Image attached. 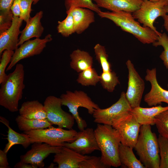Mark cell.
I'll return each instance as SVG.
<instances>
[{"label":"cell","instance_id":"30bf717a","mask_svg":"<svg viewBox=\"0 0 168 168\" xmlns=\"http://www.w3.org/2000/svg\"><path fill=\"white\" fill-rule=\"evenodd\" d=\"M117 132L122 144L134 148L141 125L130 113L115 121L112 126Z\"/></svg>","mask_w":168,"mask_h":168},{"label":"cell","instance_id":"5bb4252c","mask_svg":"<svg viewBox=\"0 0 168 168\" xmlns=\"http://www.w3.org/2000/svg\"><path fill=\"white\" fill-rule=\"evenodd\" d=\"M63 146L82 155L100 150L95 137L94 130L87 128L77 132L76 139L72 142H65Z\"/></svg>","mask_w":168,"mask_h":168},{"label":"cell","instance_id":"9a60e30c","mask_svg":"<svg viewBox=\"0 0 168 168\" xmlns=\"http://www.w3.org/2000/svg\"><path fill=\"white\" fill-rule=\"evenodd\" d=\"M145 80L151 85L150 91L144 96V101L150 106L161 105L162 102L168 104V91L163 88L158 83L156 68L146 71Z\"/></svg>","mask_w":168,"mask_h":168},{"label":"cell","instance_id":"d590c367","mask_svg":"<svg viewBox=\"0 0 168 168\" xmlns=\"http://www.w3.org/2000/svg\"><path fill=\"white\" fill-rule=\"evenodd\" d=\"M109 167L104 164L101 161L100 157L90 156L81 162L79 168H108Z\"/></svg>","mask_w":168,"mask_h":168},{"label":"cell","instance_id":"8992f818","mask_svg":"<svg viewBox=\"0 0 168 168\" xmlns=\"http://www.w3.org/2000/svg\"><path fill=\"white\" fill-rule=\"evenodd\" d=\"M30 137L31 143H45L52 146H63L65 142H72L76 139L77 132L72 129L65 130L52 125L43 129L24 132Z\"/></svg>","mask_w":168,"mask_h":168},{"label":"cell","instance_id":"f546056e","mask_svg":"<svg viewBox=\"0 0 168 168\" xmlns=\"http://www.w3.org/2000/svg\"><path fill=\"white\" fill-rule=\"evenodd\" d=\"M94 49L96 59L100 64L102 72L111 71V65L108 60V56L105 47L97 44L94 46Z\"/></svg>","mask_w":168,"mask_h":168},{"label":"cell","instance_id":"e575fe53","mask_svg":"<svg viewBox=\"0 0 168 168\" xmlns=\"http://www.w3.org/2000/svg\"><path fill=\"white\" fill-rule=\"evenodd\" d=\"M14 51L5 50L3 51L1 56L0 61V84L6 79L7 75L5 73V70L9 63H10Z\"/></svg>","mask_w":168,"mask_h":168},{"label":"cell","instance_id":"4fadbf2b","mask_svg":"<svg viewBox=\"0 0 168 168\" xmlns=\"http://www.w3.org/2000/svg\"><path fill=\"white\" fill-rule=\"evenodd\" d=\"M63 146H52L40 142L33 143L31 149L20 157V161L30 164L37 167L44 166V160L51 153L59 152Z\"/></svg>","mask_w":168,"mask_h":168},{"label":"cell","instance_id":"9c48e42d","mask_svg":"<svg viewBox=\"0 0 168 168\" xmlns=\"http://www.w3.org/2000/svg\"><path fill=\"white\" fill-rule=\"evenodd\" d=\"M44 105L46 113V119L52 125L68 129H72L75 119L72 115L62 108L60 98L53 96H47Z\"/></svg>","mask_w":168,"mask_h":168},{"label":"cell","instance_id":"7c38bea8","mask_svg":"<svg viewBox=\"0 0 168 168\" xmlns=\"http://www.w3.org/2000/svg\"><path fill=\"white\" fill-rule=\"evenodd\" d=\"M126 64L128 70V80L125 96L132 108L140 106L145 82L130 59L127 60Z\"/></svg>","mask_w":168,"mask_h":168},{"label":"cell","instance_id":"7a4b0ae2","mask_svg":"<svg viewBox=\"0 0 168 168\" xmlns=\"http://www.w3.org/2000/svg\"><path fill=\"white\" fill-rule=\"evenodd\" d=\"M23 65L17 64L14 70L0 84V105L11 112L19 110V102L22 99L25 87Z\"/></svg>","mask_w":168,"mask_h":168},{"label":"cell","instance_id":"83f0119b","mask_svg":"<svg viewBox=\"0 0 168 168\" xmlns=\"http://www.w3.org/2000/svg\"><path fill=\"white\" fill-rule=\"evenodd\" d=\"M99 77V82L102 87L109 92H113L117 85L120 83L116 73L112 70L102 72Z\"/></svg>","mask_w":168,"mask_h":168},{"label":"cell","instance_id":"60d3db41","mask_svg":"<svg viewBox=\"0 0 168 168\" xmlns=\"http://www.w3.org/2000/svg\"><path fill=\"white\" fill-rule=\"evenodd\" d=\"M9 165L7 157V153L5 152L3 150H0V168H10Z\"/></svg>","mask_w":168,"mask_h":168},{"label":"cell","instance_id":"d4e9b609","mask_svg":"<svg viewBox=\"0 0 168 168\" xmlns=\"http://www.w3.org/2000/svg\"><path fill=\"white\" fill-rule=\"evenodd\" d=\"M133 149L121 143L119 148V156L121 165L128 168H145L136 158Z\"/></svg>","mask_w":168,"mask_h":168},{"label":"cell","instance_id":"b9f144b4","mask_svg":"<svg viewBox=\"0 0 168 168\" xmlns=\"http://www.w3.org/2000/svg\"><path fill=\"white\" fill-rule=\"evenodd\" d=\"M15 168H37V166L30 164L20 161L17 162L14 166Z\"/></svg>","mask_w":168,"mask_h":168},{"label":"cell","instance_id":"2e32d148","mask_svg":"<svg viewBox=\"0 0 168 168\" xmlns=\"http://www.w3.org/2000/svg\"><path fill=\"white\" fill-rule=\"evenodd\" d=\"M23 20L19 17L13 16L11 26L0 34V55L5 50L15 51L18 47V36Z\"/></svg>","mask_w":168,"mask_h":168},{"label":"cell","instance_id":"d6986e66","mask_svg":"<svg viewBox=\"0 0 168 168\" xmlns=\"http://www.w3.org/2000/svg\"><path fill=\"white\" fill-rule=\"evenodd\" d=\"M99 7L112 12L124 11L133 13L138 9L143 0H93Z\"/></svg>","mask_w":168,"mask_h":168},{"label":"cell","instance_id":"6da1fadb","mask_svg":"<svg viewBox=\"0 0 168 168\" xmlns=\"http://www.w3.org/2000/svg\"><path fill=\"white\" fill-rule=\"evenodd\" d=\"M97 14L101 18L111 21L123 30L132 34L143 44L153 43L161 33L149 27L142 26L130 12L101 11Z\"/></svg>","mask_w":168,"mask_h":168},{"label":"cell","instance_id":"5b68a950","mask_svg":"<svg viewBox=\"0 0 168 168\" xmlns=\"http://www.w3.org/2000/svg\"><path fill=\"white\" fill-rule=\"evenodd\" d=\"M62 105L68 107L69 111L73 117L80 131L87 127L86 121L79 115L78 108L82 107L87 110L88 113L92 115L95 109L100 108L87 94L83 91L76 90L73 92L67 91L60 96Z\"/></svg>","mask_w":168,"mask_h":168},{"label":"cell","instance_id":"ab89813d","mask_svg":"<svg viewBox=\"0 0 168 168\" xmlns=\"http://www.w3.org/2000/svg\"><path fill=\"white\" fill-rule=\"evenodd\" d=\"M21 0H14L11 10L14 16L19 17L20 13V4Z\"/></svg>","mask_w":168,"mask_h":168},{"label":"cell","instance_id":"484cf974","mask_svg":"<svg viewBox=\"0 0 168 168\" xmlns=\"http://www.w3.org/2000/svg\"><path fill=\"white\" fill-rule=\"evenodd\" d=\"M15 121L18 128L24 132L46 128L52 125L46 119L43 120L30 119L20 115L16 117Z\"/></svg>","mask_w":168,"mask_h":168},{"label":"cell","instance_id":"f35d334b","mask_svg":"<svg viewBox=\"0 0 168 168\" xmlns=\"http://www.w3.org/2000/svg\"><path fill=\"white\" fill-rule=\"evenodd\" d=\"M14 0H0V11L8 12L11 11V7Z\"/></svg>","mask_w":168,"mask_h":168},{"label":"cell","instance_id":"cb8c5ba5","mask_svg":"<svg viewBox=\"0 0 168 168\" xmlns=\"http://www.w3.org/2000/svg\"><path fill=\"white\" fill-rule=\"evenodd\" d=\"M70 57V67L77 72L92 67L93 58L87 51L77 49L72 52Z\"/></svg>","mask_w":168,"mask_h":168},{"label":"cell","instance_id":"603a6c76","mask_svg":"<svg viewBox=\"0 0 168 168\" xmlns=\"http://www.w3.org/2000/svg\"><path fill=\"white\" fill-rule=\"evenodd\" d=\"M18 111L20 115L28 119L43 120L46 118L44 105L38 100L23 102Z\"/></svg>","mask_w":168,"mask_h":168},{"label":"cell","instance_id":"f6af8a7d","mask_svg":"<svg viewBox=\"0 0 168 168\" xmlns=\"http://www.w3.org/2000/svg\"><path fill=\"white\" fill-rule=\"evenodd\" d=\"M143 1H159V0H143Z\"/></svg>","mask_w":168,"mask_h":168},{"label":"cell","instance_id":"d6a6232c","mask_svg":"<svg viewBox=\"0 0 168 168\" xmlns=\"http://www.w3.org/2000/svg\"><path fill=\"white\" fill-rule=\"evenodd\" d=\"M157 138L160 158V168H168V139L160 134Z\"/></svg>","mask_w":168,"mask_h":168},{"label":"cell","instance_id":"44dd1931","mask_svg":"<svg viewBox=\"0 0 168 168\" xmlns=\"http://www.w3.org/2000/svg\"><path fill=\"white\" fill-rule=\"evenodd\" d=\"M168 109V106L163 107L160 105L150 108L140 106L132 108L129 113L134 115L141 125L155 124L156 117L162 112Z\"/></svg>","mask_w":168,"mask_h":168},{"label":"cell","instance_id":"836d02e7","mask_svg":"<svg viewBox=\"0 0 168 168\" xmlns=\"http://www.w3.org/2000/svg\"><path fill=\"white\" fill-rule=\"evenodd\" d=\"M155 125L159 134L168 139V109L156 116Z\"/></svg>","mask_w":168,"mask_h":168},{"label":"cell","instance_id":"52a82bcc","mask_svg":"<svg viewBox=\"0 0 168 168\" xmlns=\"http://www.w3.org/2000/svg\"><path fill=\"white\" fill-rule=\"evenodd\" d=\"M168 4V0L156 1H143L140 8L132 13L135 19L143 25L154 31L159 33L153 24L159 17H163L167 14L165 7Z\"/></svg>","mask_w":168,"mask_h":168},{"label":"cell","instance_id":"3957f363","mask_svg":"<svg viewBox=\"0 0 168 168\" xmlns=\"http://www.w3.org/2000/svg\"><path fill=\"white\" fill-rule=\"evenodd\" d=\"M94 133L101 161L110 168L121 166L119 148L121 143L116 129L111 125L97 124Z\"/></svg>","mask_w":168,"mask_h":168},{"label":"cell","instance_id":"e0dca14e","mask_svg":"<svg viewBox=\"0 0 168 168\" xmlns=\"http://www.w3.org/2000/svg\"><path fill=\"white\" fill-rule=\"evenodd\" d=\"M55 154L53 161L58 164V168H79L80 163L90 156L79 154L64 146Z\"/></svg>","mask_w":168,"mask_h":168},{"label":"cell","instance_id":"ffe728a7","mask_svg":"<svg viewBox=\"0 0 168 168\" xmlns=\"http://www.w3.org/2000/svg\"><path fill=\"white\" fill-rule=\"evenodd\" d=\"M94 12L90 9L77 7L74 8L67 14L70 13L72 15L74 23L75 33L80 34L84 32L95 22Z\"/></svg>","mask_w":168,"mask_h":168},{"label":"cell","instance_id":"ee69618b","mask_svg":"<svg viewBox=\"0 0 168 168\" xmlns=\"http://www.w3.org/2000/svg\"><path fill=\"white\" fill-rule=\"evenodd\" d=\"M40 0H33V4H37Z\"/></svg>","mask_w":168,"mask_h":168},{"label":"cell","instance_id":"277c9868","mask_svg":"<svg viewBox=\"0 0 168 168\" xmlns=\"http://www.w3.org/2000/svg\"><path fill=\"white\" fill-rule=\"evenodd\" d=\"M134 148L145 168H160L158 138L152 131L151 125H141Z\"/></svg>","mask_w":168,"mask_h":168},{"label":"cell","instance_id":"1f68e13d","mask_svg":"<svg viewBox=\"0 0 168 168\" xmlns=\"http://www.w3.org/2000/svg\"><path fill=\"white\" fill-rule=\"evenodd\" d=\"M153 46H161L164 50L161 52L159 57L163 61L164 65L168 69V36L165 33H161L158 35L156 41L152 44ZM168 87V83L167 85Z\"/></svg>","mask_w":168,"mask_h":168},{"label":"cell","instance_id":"4dcf8cb0","mask_svg":"<svg viewBox=\"0 0 168 168\" xmlns=\"http://www.w3.org/2000/svg\"><path fill=\"white\" fill-rule=\"evenodd\" d=\"M57 30L59 33L65 37H69L75 33L74 20L70 13L67 14L64 20L58 21Z\"/></svg>","mask_w":168,"mask_h":168},{"label":"cell","instance_id":"4316f807","mask_svg":"<svg viewBox=\"0 0 168 168\" xmlns=\"http://www.w3.org/2000/svg\"><path fill=\"white\" fill-rule=\"evenodd\" d=\"M77 81L83 86H95L100 82V77L95 69L90 67L79 72Z\"/></svg>","mask_w":168,"mask_h":168},{"label":"cell","instance_id":"ba28073f","mask_svg":"<svg viewBox=\"0 0 168 168\" xmlns=\"http://www.w3.org/2000/svg\"><path fill=\"white\" fill-rule=\"evenodd\" d=\"M131 109L125 96V92L123 91L118 100L110 106L95 110L92 114L94 121L97 124L112 126L116 120L128 114Z\"/></svg>","mask_w":168,"mask_h":168},{"label":"cell","instance_id":"f1b7e54d","mask_svg":"<svg viewBox=\"0 0 168 168\" xmlns=\"http://www.w3.org/2000/svg\"><path fill=\"white\" fill-rule=\"evenodd\" d=\"M93 0H65V6L66 13L72 9L77 7L90 9L97 13L101 11L100 7Z\"/></svg>","mask_w":168,"mask_h":168},{"label":"cell","instance_id":"8d00e7d4","mask_svg":"<svg viewBox=\"0 0 168 168\" xmlns=\"http://www.w3.org/2000/svg\"><path fill=\"white\" fill-rule=\"evenodd\" d=\"M13 16L11 10L8 12L0 11V34L5 31L11 26Z\"/></svg>","mask_w":168,"mask_h":168},{"label":"cell","instance_id":"7bdbcfd3","mask_svg":"<svg viewBox=\"0 0 168 168\" xmlns=\"http://www.w3.org/2000/svg\"><path fill=\"white\" fill-rule=\"evenodd\" d=\"M165 8L167 14L162 17L164 21V27L166 31L168 32V4L166 6Z\"/></svg>","mask_w":168,"mask_h":168},{"label":"cell","instance_id":"8fae6325","mask_svg":"<svg viewBox=\"0 0 168 168\" xmlns=\"http://www.w3.org/2000/svg\"><path fill=\"white\" fill-rule=\"evenodd\" d=\"M52 40L51 35L48 34L43 39L36 38L25 42L14 51L6 71L11 70L21 60L40 54L46 47L47 43Z\"/></svg>","mask_w":168,"mask_h":168},{"label":"cell","instance_id":"74e56055","mask_svg":"<svg viewBox=\"0 0 168 168\" xmlns=\"http://www.w3.org/2000/svg\"><path fill=\"white\" fill-rule=\"evenodd\" d=\"M33 0H21L20 4V13L19 17L26 23L30 17L32 11L31 5Z\"/></svg>","mask_w":168,"mask_h":168},{"label":"cell","instance_id":"ac0fdd59","mask_svg":"<svg viewBox=\"0 0 168 168\" xmlns=\"http://www.w3.org/2000/svg\"><path fill=\"white\" fill-rule=\"evenodd\" d=\"M43 14V11H40L33 17H30L26 23L25 27L21 32L18 46L32 38H40L41 36L44 29L41 22Z\"/></svg>","mask_w":168,"mask_h":168},{"label":"cell","instance_id":"7402d4cb","mask_svg":"<svg viewBox=\"0 0 168 168\" xmlns=\"http://www.w3.org/2000/svg\"><path fill=\"white\" fill-rule=\"evenodd\" d=\"M0 121L8 128L7 138L8 142L3 150L5 152L7 153L10 149L15 145H21L26 149L31 143L27 134L24 133H20L15 131L10 127L9 121L5 118L1 116Z\"/></svg>","mask_w":168,"mask_h":168}]
</instances>
